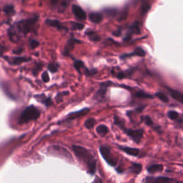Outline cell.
Here are the masks:
<instances>
[{
	"label": "cell",
	"mask_w": 183,
	"mask_h": 183,
	"mask_svg": "<svg viewBox=\"0 0 183 183\" xmlns=\"http://www.w3.org/2000/svg\"><path fill=\"white\" fill-rule=\"evenodd\" d=\"M77 42H80L77 41V40H74V39L70 40L69 42H68L67 46H66V47H65L66 54H67V52H69L70 51H71V50L73 49L74 44H75V43H77Z\"/></svg>",
	"instance_id": "cell-18"
},
{
	"label": "cell",
	"mask_w": 183,
	"mask_h": 183,
	"mask_svg": "<svg viewBox=\"0 0 183 183\" xmlns=\"http://www.w3.org/2000/svg\"><path fill=\"white\" fill-rule=\"evenodd\" d=\"M177 183H182V182H178Z\"/></svg>",
	"instance_id": "cell-35"
},
{
	"label": "cell",
	"mask_w": 183,
	"mask_h": 183,
	"mask_svg": "<svg viewBox=\"0 0 183 183\" xmlns=\"http://www.w3.org/2000/svg\"><path fill=\"white\" fill-rule=\"evenodd\" d=\"M114 11H114V9H110V10L107 11V13L109 14H110V15H114V14H115Z\"/></svg>",
	"instance_id": "cell-33"
},
{
	"label": "cell",
	"mask_w": 183,
	"mask_h": 183,
	"mask_svg": "<svg viewBox=\"0 0 183 183\" xmlns=\"http://www.w3.org/2000/svg\"><path fill=\"white\" fill-rule=\"evenodd\" d=\"M72 9L73 14H75L76 18L80 19V20H83V19H86V14H85V11L81 8L80 7L77 5H73L72 7Z\"/></svg>",
	"instance_id": "cell-8"
},
{
	"label": "cell",
	"mask_w": 183,
	"mask_h": 183,
	"mask_svg": "<svg viewBox=\"0 0 183 183\" xmlns=\"http://www.w3.org/2000/svg\"><path fill=\"white\" fill-rule=\"evenodd\" d=\"M84 24H81V23H77V22H72V30H82L84 28Z\"/></svg>",
	"instance_id": "cell-28"
},
{
	"label": "cell",
	"mask_w": 183,
	"mask_h": 183,
	"mask_svg": "<svg viewBox=\"0 0 183 183\" xmlns=\"http://www.w3.org/2000/svg\"><path fill=\"white\" fill-rule=\"evenodd\" d=\"M29 60H30V58H26V57H15L14 59H13L12 63L14 64V65H20V64L23 63V62L29 61Z\"/></svg>",
	"instance_id": "cell-22"
},
{
	"label": "cell",
	"mask_w": 183,
	"mask_h": 183,
	"mask_svg": "<svg viewBox=\"0 0 183 183\" xmlns=\"http://www.w3.org/2000/svg\"><path fill=\"white\" fill-rule=\"evenodd\" d=\"M168 90L173 99H175V100L178 101V102L181 103H183V93L172 89H168Z\"/></svg>",
	"instance_id": "cell-12"
},
{
	"label": "cell",
	"mask_w": 183,
	"mask_h": 183,
	"mask_svg": "<svg viewBox=\"0 0 183 183\" xmlns=\"http://www.w3.org/2000/svg\"><path fill=\"white\" fill-rule=\"evenodd\" d=\"M114 124L120 127V129L123 130L124 133H125L128 137L131 138V139L133 140L136 144L140 143L144 134V130L143 129H138V130L128 129V128L124 127L123 122H122V120L117 116H115L114 117Z\"/></svg>",
	"instance_id": "cell-2"
},
{
	"label": "cell",
	"mask_w": 183,
	"mask_h": 183,
	"mask_svg": "<svg viewBox=\"0 0 183 183\" xmlns=\"http://www.w3.org/2000/svg\"><path fill=\"white\" fill-rule=\"evenodd\" d=\"M4 11L7 14H13L14 13V9L13 6L11 5H7L5 6V8H4Z\"/></svg>",
	"instance_id": "cell-26"
},
{
	"label": "cell",
	"mask_w": 183,
	"mask_h": 183,
	"mask_svg": "<svg viewBox=\"0 0 183 183\" xmlns=\"http://www.w3.org/2000/svg\"><path fill=\"white\" fill-rule=\"evenodd\" d=\"M89 111V109L85 108V109H84V110L78 111V112H72V113H70L69 115L67 116V120H75V119L78 118V117H79L85 115V114L88 113Z\"/></svg>",
	"instance_id": "cell-11"
},
{
	"label": "cell",
	"mask_w": 183,
	"mask_h": 183,
	"mask_svg": "<svg viewBox=\"0 0 183 183\" xmlns=\"http://www.w3.org/2000/svg\"><path fill=\"white\" fill-rule=\"evenodd\" d=\"M96 131L98 133V135L102 136V137H104L109 132V129L108 127L104 124H100L97 127Z\"/></svg>",
	"instance_id": "cell-17"
},
{
	"label": "cell",
	"mask_w": 183,
	"mask_h": 183,
	"mask_svg": "<svg viewBox=\"0 0 183 183\" xmlns=\"http://www.w3.org/2000/svg\"><path fill=\"white\" fill-rule=\"evenodd\" d=\"M145 108H146V105H142V106H140V107H138V108H136L135 111L137 112H143V110H145Z\"/></svg>",
	"instance_id": "cell-32"
},
{
	"label": "cell",
	"mask_w": 183,
	"mask_h": 183,
	"mask_svg": "<svg viewBox=\"0 0 183 183\" xmlns=\"http://www.w3.org/2000/svg\"><path fill=\"white\" fill-rule=\"evenodd\" d=\"M144 183H172V179L167 177H147Z\"/></svg>",
	"instance_id": "cell-6"
},
{
	"label": "cell",
	"mask_w": 183,
	"mask_h": 183,
	"mask_svg": "<svg viewBox=\"0 0 183 183\" xmlns=\"http://www.w3.org/2000/svg\"><path fill=\"white\" fill-rule=\"evenodd\" d=\"M40 116V111L34 105L27 107L20 114L19 119V124L28 123L30 121H34L37 120Z\"/></svg>",
	"instance_id": "cell-3"
},
{
	"label": "cell",
	"mask_w": 183,
	"mask_h": 183,
	"mask_svg": "<svg viewBox=\"0 0 183 183\" xmlns=\"http://www.w3.org/2000/svg\"><path fill=\"white\" fill-rule=\"evenodd\" d=\"M42 79L44 82H48L50 81V77H49V75L47 73V72H44L42 74Z\"/></svg>",
	"instance_id": "cell-30"
},
{
	"label": "cell",
	"mask_w": 183,
	"mask_h": 183,
	"mask_svg": "<svg viewBox=\"0 0 183 183\" xmlns=\"http://www.w3.org/2000/svg\"><path fill=\"white\" fill-rule=\"evenodd\" d=\"M162 170H163V166L159 164L152 165L147 168V172H148L149 174H153V173L162 172Z\"/></svg>",
	"instance_id": "cell-15"
},
{
	"label": "cell",
	"mask_w": 183,
	"mask_h": 183,
	"mask_svg": "<svg viewBox=\"0 0 183 183\" xmlns=\"http://www.w3.org/2000/svg\"><path fill=\"white\" fill-rule=\"evenodd\" d=\"M52 148L54 149V152H59V154H61V155H64V156H65L66 157H67V156L69 157H71V156H70L69 153L67 152L68 151L66 150L65 149H64L63 151H62L61 149H62V147H57V146H54V147H52Z\"/></svg>",
	"instance_id": "cell-19"
},
{
	"label": "cell",
	"mask_w": 183,
	"mask_h": 183,
	"mask_svg": "<svg viewBox=\"0 0 183 183\" xmlns=\"http://www.w3.org/2000/svg\"><path fill=\"white\" fill-rule=\"evenodd\" d=\"M142 170H143V166L141 164L136 162H132L131 167H130V171L135 175H138L141 172Z\"/></svg>",
	"instance_id": "cell-16"
},
{
	"label": "cell",
	"mask_w": 183,
	"mask_h": 183,
	"mask_svg": "<svg viewBox=\"0 0 183 183\" xmlns=\"http://www.w3.org/2000/svg\"><path fill=\"white\" fill-rule=\"evenodd\" d=\"M34 98H36L38 102L42 103V104H44L47 107H49L52 104V99L50 97H47L44 94L34 95Z\"/></svg>",
	"instance_id": "cell-10"
},
{
	"label": "cell",
	"mask_w": 183,
	"mask_h": 183,
	"mask_svg": "<svg viewBox=\"0 0 183 183\" xmlns=\"http://www.w3.org/2000/svg\"><path fill=\"white\" fill-rule=\"evenodd\" d=\"M57 2H58V0H51V2L53 4V5H55Z\"/></svg>",
	"instance_id": "cell-34"
},
{
	"label": "cell",
	"mask_w": 183,
	"mask_h": 183,
	"mask_svg": "<svg viewBox=\"0 0 183 183\" xmlns=\"http://www.w3.org/2000/svg\"><path fill=\"white\" fill-rule=\"evenodd\" d=\"M95 124V120L94 118H89L85 122V127L87 129H92Z\"/></svg>",
	"instance_id": "cell-23"
},
{
	"label": "cell",
	"mask_w": 183,
	"mask_h": 183,
	"mask_svg": "<svg viewBox=\"0 0 183 183\" xmlns=\"http://www.w3.org/2000/svg\"><path fill=\"white\" fill-rule=\"evenodd\" d=\"M155 96H156L159 100L162 101L163 102H168L169 99L167 97V95H165L164 93L162 92H156L155 93Z\"/></svg>",
	"instance_id": "cell-24"
},
{
	"label": "cell",
	"mask_w": 183,
	"mask_h": 183,
	"mask_svg": "<svg viewBox=\"0 0 183 183\" xmlns=\"http://www.w3.org/2000/svg\"><path fill=\"white\" fill-rule=\"evenodd\" d=\"M39 44H40V43L36 40H32L30 42V46L32 49H35L36 47H37Z\"/></svg>",
	"instance_id": "cell-31"
},
{
	"label": "cell",
	"mask_w": 183,
	"mask_h": 183,
	"mask_svg": "<svg viewBox=\"0 0 183 183\" xmlns=\"http://www.w3.org/2000/svg\"><path fill=\"white\" fill-rule=\"evenodd\" d=\"M89 19L92 22L97 24L102 22V16L100 13H91L89 15Z\"/></svg>",
	"instance_id": "cell-14"
},
{
	"label": "cell",
	"mask_w": 183,
	"mask_h": 183,
	"mask_svg": "<svg viewBox=\"0 0 183 183\" xmlns=\"http://www.w3.org/2000/svg\"><path fill=\"white\" fill-rule=\"evenodd\" d=\"M72 149L77 158L86 165L88 172L91 175H94L96 172V161L90 152L79 145H73Z\"/></svg>",
	"instance_id": "cell-1"
},
{
	"label": "cell",
	"mask_w": 183,
	"mask_h": 183,
	"mask_svg": "<svg viewBox=\"0 0 183 183\" xmlns=\"http://www.w3.org/2000/svg\"><path fill=\"white\" fill-rule=\"evenodd\" d=\"M74 66H75V69H77L79 72H80V69L84 67V64H83V62L81 61H77V62H75Z\"/></svg>",
	"instance_id": "cell-29"
},
{
	"label": "cell",
	"mask_w": 183,
	"mask_h": 183,
	"mask_svg": "<svg viewBox=\"0 0 183 183\" xmlns=\"http://www.w3.org/2000/svg\"><path fill=\"white\" fill-rule=\"evenodd\" d=\"M100 154L102 155V156L105 161L108 162V165H110V166L114 167L117 165V159L116 157H114V155H112V152L108 147H105V146H100Z\"/></svg>",
	"instance_id": "cell-4"
},
{
	"label": "cell",
	"mask_w": 183,
	"mask_h": 183,
	"mask_svg": "<svg viewBox=\"0 0 183 183\" xmlns=\"http://www.w3.org/2000/svg\"><path fill=\"white\" fill-rule=\"evenodd\" d=\"M46 24L49 25V26L56 27L58 30H65V29H67L61 24V22H59L58 20H56V19H47L46 21Z\"/></svg>",
	"instance_id": "cell-13"
},
{
	"label": "cell",
	"mask_w": 183,
	"mask_h": 183,
	"mask_svg": "<svg viewBox=\"0 0 183 183\" xmlns=\"http://www.w3.org/2000/svg\"><path fill=\"white\" fill-rule=\"evenodd\" d=\"M37 19H30L27 20H23L18 23V28L20 32L27 34L32 30L33 27L36 23Z\"/></svg>",
	"instance_id": "cell-5"
},
{
	"label": "cell",
	"mask_w": 183,
	"mask_h": 183,
	"mask_svg": "<svg viewBox=\"0 0 183 183\" xmlns=\"http://www.w3.org/2000/svg\"><path fill=\"white\" fill-rule=\"evenodd\" d=\"M141 120L142 121H144V122L147 124V126L149 127H152L153 129L155 128V126H154V122L152 121V120L150 117L149 116H143L141 117Z\"/></svg>",
	"instance_id": "cell-21"
},
{
	"label": "cell",
	"mask_w": 183,
	"mask_h": 183,
	"mask_svg": "<svg viewBox=\"0 0 183 183\" xmlns=\"http://www.w3.org/2000/svg\"><path fill=\"white\" fill-rule=\"evenodd\" d=\"M136 97H139V98H143V99H152L153 96L150 94H147V93L143 91H139L136 93Z\"/></svg>",
	"instance_id": "cell-20"
},
{
	"label": "cell",
	"mask_w": 183,
	"mask_h": 183,
	"mask_svg": "<svg viewBox=\"0 0 183 183\" xmlns=\"http://www.w3.org/2000/svg\"><path fill=\"white\" fill-rule=\"evenodd\" d=\"M119 148L121 149L122 151H123L124 152L129 155H132V156L137 157L140 154V149L137 148L126 147V146H119Z\"/></svg>",
	"instance_id": "cell-9"
},
{
	"label": "cell",
	"mask_w": 183,
	"mask_h": 183,
	"mask_svg": "<svg viewBox=\"0 0 183 183\" xmlns=\"http://www.w3.org/2000/svg\"><path fill=\"white\" fill-rule=\"evenodd\" d=\"M167 117L172 120H177L179 118V114L175 111L171 110L167 112Z\"/></svg>",
	"instance_id": "cell-25"
},
{
	"label": "cell",
	"mask_w": 183,
	"mask_h": 183,
	"mask_svg": "<svg viewBox=\"0 0 183 183\" xmlns=\"http://www.w3.org/2000/svg\"><path fill=\"white\" fill-rule=\"evenodd\" d=\"M58 68H59V65L56 63H51V64H50L48 66L49 70H50V71L52 73L57 72V70H58Z\"/></svg>",
	"instance_id": "cell-27"
},
{
	"label": "cell",
	"mask_w": 183,
	"mask_h": 183,
	"mask_svg": "<svg viewBox=\"0 0 183 183\" xmlns=\"http://www.w3.org/2000/svg\"><path fill=\"white\" fill-rule=\"evenodd\" d=\"M109 85H110V84H109V82H105V83L101 84L100 89H99L98 92L96 93V95H95V97L96 100L100 101L104 98L105 95H106L107 88H108V87L109 86Z\"/></svg>",
	"instance_id": "cell-7"
}]
</instances>
